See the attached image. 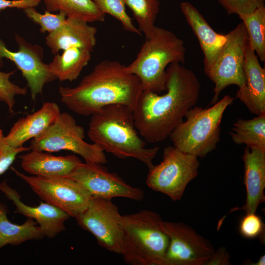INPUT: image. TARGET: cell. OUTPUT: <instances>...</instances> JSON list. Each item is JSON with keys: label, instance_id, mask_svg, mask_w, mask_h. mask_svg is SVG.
I'll return each mask as SVG.
<instances>
[{"label": "cell", "instance_id": "6da1fadb", "mask_svg": "<svg viewBox=\"0 0 265 265\" xmlns=\"http://www.w3.org/2000/svg\"><path fill=\"white\" fill-rule=\"evenodd\" d=\"M166 72V92L159 95L143 90L132 109L136 129L147 143L169 137L199 97L201 84L191 70L174 63Z\"/></svg>", "mask_w": 265, "mask_h": 265}, {"label": "cell", "instance_id": "7a4b0ae2", "mask_svg": "<svg viewBox=\"0 0 265 265\" xmlns=\"http://www.w3.org/2000/svg\"><path fill=\"white\" fill-rule=\"evenodd\" d=\"M143 88L139 78L116 60H104L74 87L61 86L62 102L72 111L91 116L104 106L121 104L132 109Z\"/></svg>", "mask_w": 265, "mask_h": 265}, {"label": "cell", "instance_id": "3957f363", "mask_svg": "<svg viewBox=\"0 0 265 265\" xmlns=\"http://www.w3.org/2000/svg\"><path fill=\"white\" fill-rule=\"evenodd\" d=\"M135 126L132 109L113 104L104 106L91 116L87 135L104 152L120 159L133 158L148 169L159 149L147 148V142L139 136Z\"/></svg>", "mask_w": 265, "mask_h": 265}, {"label": "cell", "instance_id": "277c9868", "mask_svg": "<svg viewBox=\"0 0 265 265\" xmlns=\"http://www.w3.org/2000/svg\"><path fill=\"white\" fill-rule=\"evenodd\" d=\"M186 51L183 40L174 33L155 26L126 71L139 78L144 91L159 94L166 90V67L184 63Z\"/></svg>", "mask_w": 265, "mask_h": 265}, {"label": "cell", "instance_id": "5b68a950", "mask_svg": "<svg viewBox=\"0 0 265 265\" xmlns=\"http://www.w3.org/2000/svg\"><path fill=\"white\" fill-rule=\"evenodd\" d=\"M160 216L143 210L123 215L121 255L132 265H156L167 249L169 238L163 230Z\"/></svg>", "mask_w": 265, "mask_h": 265}, {"label": "cell", "instance_id": "8992f818", "mask_svg": "<svg viewBox=\"0 0 265 265\" xmlns=\"http://www.w3.org/2000/svg\"><path fill=\"white\" fill-rule=\"evenodd\" d=\"M234 98L226 95L212 106H194L186 113L169 136L173 146L197 158H204L217 148L220 141L221 123L224 111Z\"/></svg>", "mask_w": 265, "mask_h": 265}, {"label": "cell", "instance_id": "52a82bcc", "mask_svg": "<svg viewBox=\"0 0 265 265\" xmlns=\"http://www.w3.org/2000/svg\"><path fill=\"white\" fill-rule=\"evenodd\" d=\"M85 137L83 128L77 124L73 116L60 112L51 126L31 139L29 147L45 152L68 150L82 157L85 162L106 163L105 152L96 144L86 142Z\"/></svg>", "mask_w": 265, "mask_h": 265}, {"label": "cell", "instance_id": "ba28073f", "mask_svg": "<svg viewBox=\"0 0 265 265\" xmlns=\"http://www.w3.org/2000/svg\"><path fill=\"white\" fill-rule=\"evenodd\" d=\"M163 159L149 169L146 185L163 193L172 201L180 200L188 184L197 177L198 158L181 151L173 146L164 148Z\"/></svg>", "mask_w": 265, "mask_h": 265}, {"label": "cell", "instance_id": "9c48e42d", "mask_svg": "<svg viewBox=\"0 0 265 265\" xmlns=\"http://www.w3.org/2000/svg\"><path fill=\"white\" fill-rule=\"evenodd\" d=\"M226 41L213 62L204 72L213 82L214 95L211 104L218 101L222 90L231 85L240 88L245 85L243 70L244 51L248 41L245 27L242 23L227 34Z\"/></svg>", "mask_w": 265, "mask_h": 265}, {"label": "cell", "instance_id": "30bf717a", "mask_svg": "<svg viewBox=\"0 0 265 265\" xmlns=\"http://www.w3.org/2000/svg\"><path fill=\"white\" fill-rule=\"evenodd\" d=\"M16 175L26 183L44 202L75 218L87 208L92 198L76 181L66 177L28 176L11 167Z\"/></svg>", "mask_w": 265, "mask_h": 265}, {"label": "cell", "instance_id": "8fae6325", "mask_svg": "<svg viewBox=\"0 0 265 265\" xmlns=\"http://www.w3.org/2000/svg\"><path fill=\"white\" fill-rule=\"evenodd\" d=\"M161 225L169 242L156 265H206L213 255L211 242L186 224L162 220Z\"/></svg>", "mask_w": 265, "mask_h": 265}, {"label": "cell", "instance_id": "7c38bea8", "mask_svg": "<svg viewBox=\"0 0 265 265\" xmlns=\"http://www.w3.org/2000/svg\"><path fill=\"white\" fill-rule=\"evenodd\" d=\"M111 200L92 197L87 208L75 219L81 228L94 236L99 245L121 254L123 215Z\"/></svg>", "mask_w": 265, "mask_h": 265}, {"label": "cell", "instance_id": "4fadbf2b", "mask_svg": "<svg viewBox=\"0 0 265 265\" xmlns=\"http://www.w3.org/2000/svg\"><path fill=\"white\" fill-rule=\"evenodd\" d=\"M103 165L82 162L66 177L77 182L92 197L110 199L123 197L136 201L143 199L144 192L141 188L128 184L116 173L108 172Z\"/></svg>", "mask_w": 265, "mask_h": 265}, {"label": "cell", "instance_id": "5bb4252c", "mask_svg": "<svg viewBox=\"0 0 265 265\" xmlns=\"http://www.w3.org/2000/svg\"><path fill=\"white\" fill-rule=\"evenodd\" d=\"M15 39L19 50L12 52L0 38V67L3 66L4 58L13 62L26 80L32 99L35 100L38 95L42 94L44 85L56 79L51 72L48 64L43 61V49L41 46L32 45L17 34Z\"/></svg>", "mask_w": 265, "mask_h": 265}, {"label": "cell", "instance_id": "9a60e30c", "mask_svg": "<svg viewBox=\"0 0 265 265\" xmlns=\"http://www.w3.org/2000/svg\"><path fill=\"white\" fill-rule=\"evenodd\" d=\"M0 191L12 201L16 212L36 221L45 237L53 238L65 230V222L70 216L62 210L45 202H40L35 207L26 204L6 180L0 183Z\"/></svg>", "mask_w": 265, "mask_h": 265}, {"label": "cell", "instance_id": "2e32d148", "mask_svg": "<svg viewBox=\"0 0 265 265\" xmlns=\"http://www.w3.org/2000/svg\"><path fill=\"white\" fill-rule=\"evenodd\" d=\"M243 70L245 83L238 88L236 98L257 116L265 112V69L261 66L248 41L245 47Z\"/></svg>", "mask_w": 265, "mask_h": 265}, {"label": "cell", "instance_id": "e0dca14e", "mask_svg": "<svg viewBox=\"0 0 265 265\" xmlns=\"http://www.w3.org/2000/svg\"><path fill=\"white\" fill-rule=\"evenodd\" d=\"M244 165V184L246 198L244 205L232 211L244 210L256 213L258 206L265 201V151L255 147H246L242 156Z\"/></svg>", "mask_w": 265, "mask_h": 265}, {"label": "cell", "instance_id": "ac0fdd59", "mask_svg": "<svg viewBox=\"0 0 265 265\" xmlns=\"http://www.w3.org/2000/svg\"><path fill=\"white\" fill-rule=\"evenodd\" d=\"M60 113L56 103L46 102L37 111L18 119L0 142L14 148L22 147L29 139L44 132L54 122Z\"/></svg>", "mask_w": 265, "mask_h": 265}, {"label": "cell", "instance_id": "d6986e66", "mask_svg": "<svg viewBox=\"0 0 265 265\" xmlns=\"http://www.w3.org/2000/svg\"><path fill=\"white\" fill-rule=\"evenodd\" d=\"M82 20L67 17L56 30L46 37V44L53 54L72 47L86 49L92 52L96 44L97 29Z\"/></svg>", "mask_w": 265, "mask_h": 265}, {"label": "cell", "instance_id": "ffe728a7", "mask_svg": "<svg viewBox=\"0 0 265 265\" xmlns=\"http://www.w3.org/2000/svg\"><path fill=\"white\" fill-rule=\"evenodd\" d=\"M180 8L199 41L204 54L205 70L212 64L221 50L226 41L227 34L215 32L202 14L190 3L182 2Z\"/></svg>", "mask_w": 265, "mask_h": 265}, {"label": "cell", "instance_id": "44dd1931", "mask_svg": "<svg viewBox=\"0 0 265 265\" xmlns=\"http://www.w3.org/2000/svg\"><path fill=\"white\" fill-rule=\"evenodd\" d=\"M20 158L25 172L43 177H66L82 163L75 155L54 156L35 150L21 155Z\"/></svg>", "mask_w": 265, "mask_h": 265}, {"label": "cell", "instance_id": "7402d4cb", "mask_svg": "<svg viewBox=\"0 0 265 265\" xmlns=\"http://www.w3.org/2000/svg\"><path fill=\"white\" fill-rule=\"evenodd\" d=\"M9 210L0 203V249L7 245H18L30 240H40L45 235L35 220L27 218L23 224L12 223L7 218Z\"/></svg>", "mask_w": 265, "mask_h": 265}, {"label": "cell", "instance_id": "603a6c76", "mask_svg": "<svg viewBox=\"0 0 265 265\" xmlns=\"http://www.w3.org/2000/svg\"><path fill=\"white\" fill-rule=\"evenodd\" d=\"M91 53L83 48H68L55 54L48 64L50 70L60 81L75 80L90 61Z\"/></svg>", "mask_w": 265, "mask_h": 265}, {"label": "cell", "instance_id": "cb8c5ba5", "mask_svg": "<svg viewBox=\"0 0 265 265\" xmlns=\"http://www.w3.org/2000/svg\"><path fill=\"white\" fill-rule=\"evenodd\" d=\"M229 132L233 142L265 151V112L253 119H238Z\"/></svg>", "mask_w": 265, "mask_h": 265}, {"label": "cell", "instance_id": "d4e9b609", "mask_svg": "<svg viewBox=\"0 0 265 265\" xmlns=\"http://www.w3.org/2000/svg\"><path fill=\"white\" fill-rule=\"evenodd\" d=\"M50 12L63 11L67 17H74L88 23L102 22L106 15L98 9L93 0H42Z\"/></svg>", "mask_w": 265, "mask_h": 265}, {"label": "cell", "instance_id": "484cf974", "mask_svg": "<svg viewBox=\"0 0 265 265\" xmlns=\"http://www.w3.org/2000/svg\"><path fill=\"white\" fill-rule=\"evenodd\" d=\"M244 25L250 47L259 61H265V6L250 14L238 15Z\"/></svg>", "mask_w": 265, "mask_h": 265}, {"label": "cell", "instance_id": "4316f807", "mask_svg": "<svg viewBox=\"0 0 265 265\" xmlns=\"http://www.w3.org/2000/svg\"><path fill=\"white\" fill-rule=\"evenodd\" d=\"M138 25V30L145 39L150 38L156 26L155 22L159 12V0H125Z\"/></svg>", "mask_w": 265, "mask_h": 265}, {"label": "cell", "instance_id": "83f0119b", "mask_svg": "<svg viewBox=\"0 0 265 265\" xmlns=\"http://www.w3.org/2000/svg\"><path fill=\"white\" fill-rule=\"evenodd\" d=\"M99 10L117 19L124 30L141 36V32L133 25L132 18L127 14L125 0H93Z\"/></svg>", "mask_w": 265, "mask_h": 265}, {"label": "cell", "instance_id": "f1b7e54d", "mask_svg": "<svg viewBox=\"0 0 265 265\" xmlns=\"http://www.w3.org/2000/svg\"><path fill=\"white\" fill-rule=\"evenodd\" d=\"M23 10L29 20L39 25L40 31L42 33L48 32L49 34L53 32L63 25L67 18V15L63 11L53 14L46 10L44 14H41L37 11L34 7Z\"/></svg>", "mask_w": 265, "mask_h": 265}, {"label": "cell", "instance_id": "f546056e", "mask_svg": "<svg viewBox=\"0 0 265 265\" xmlns=\"http://www.w3.org/2000/svg\"><path fill=\"white\" fill-rule=\"evenodd\" d=\"M14 72V71L10 72L0 71V101L4 102L7 106L10 113L14 112L15 96L26 95L27 93L26 87H21L10 80V78Z\"/></svg>", "mask_w": 265, "mask_h": 265}, {"label": "cell", "instance_id": "4dcf8cb0", "mask_svg": "<svg viewBox=\"0 0 265 265\" xmlns=\"http://www.w3.org/2000/svg\"><path fill=\"white\" fill-rule=\"evenodd\" d=\"M227 14L238 15L250 14L265 6V0H217Z\"/></svg>", "mask_w": 265, "mask_h": 265}, {"label": "cell", "instance_id": "1f68e13d", "mask_svg": "<svg viewBox=\"0 0 265 265\" xmlns=\"http://www.w3.org/2000/svg\"><path fill=\"white\" fill-rule=\"evenodd\" d=\"M264 230L263 221L256 213H246L240 221V234L246 238L252 239L258 237L263 234Z\"/></svg>", "mask_w": 265, "mask_h": 265}, {"label": "cell", "instance_id": "d6a6232c", "mask_svg": "<svg viewBox=\"0 0 265 265\" xmlns=\"http://www.w3.org/2000/svg\"><path fill=\"white\" fill-rule=\"evenodd\" d=\"M29 150V147L14 148L0 142V175L11 166L19 153Z\"/></svg>", "mask_w": 265, "mask_h": 265}, {"label": "cell", "instance_id": "836d02e7", "mask_svg": "<svg viewBox=\"0 0 265 265\" xmlns=\"http://www.w3.org/2000/svg\"><path fill=\"white\" fill-rule=\"evenodd\" d=\"M41 0H0V12L7 8H16L23 10L35 7Z\"/></svg>", "mask_w": 265, "mask_h": 265}, {"label": "cell", "instance_id": "e575fe53", "mask_svg": "<svg viewBox=\"0 0 265 265\" xmlns=\"http://www.w3.org/2000/svg\"><path fill=\"white\" fill-rule=\"evenodd\" d=\"M230 255L224 247H219L215 251L211 259L206 263V265H230Z\"/></svg>", "mask_w": 265, "mask_h": 265}, {"label": "cell", "instance_id": "d590c367", "mask_svg": "<svg viewBox=\"0 0 265 265\" xmlns=\"http://www.w3.org/2000/svg\"><path fill=\"white\" fill-rule=\"evenodd\" d=\"M252 265H265V255H263L261 256L258 261Z\"/></svg>", "mask_w": 265, "mask_h": 265}, {"label": "cell", "instance_id": "8d00e7d4", "mask_svg": "<svg viewBox=\"0 0 265 265\" xmlns=\"http://www.w3.org/2000/svg\"><path fill=\"white\" fill-rule=\"evenodd\" d=\"M4 135L2 130L0 129V141L3 138Z\"/></svg>", "mask_w": 265, "mask_h": 265}]
</instances>
